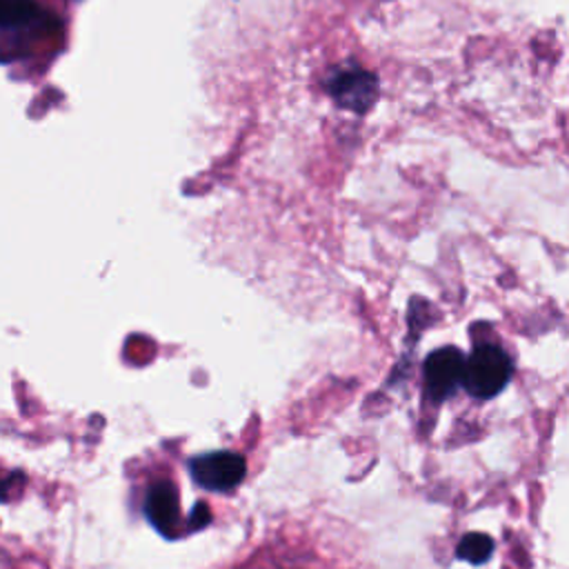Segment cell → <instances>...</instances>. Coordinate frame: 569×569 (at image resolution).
I'll use <instances>...</instances> for the list:
<instances>
[{"mask_svg": "<svg viewBox=\"0 0 569 569\" xmlns=\"http://www.w3.org/2000/svg\"><path fill=\"white\" fill-rule=\"evenodd\" d=\"M511 378V358L498 345H480L465 358L462 385L480 400L493 398Z\"/></svg>", "mask_w": 569, "mask_h": 569, "instance_id": "6da1fadb", "label": "cell"}, {"mask_svg": "<svg viewBox=\"0 0 569 569\" xmlns=\"http://www.w3.org/2000/svg\"><path fill=\"white\" fill-rule=\"evenodd\" d=\"M189 471L196 485L209 491H231L236 489L247 471L244 458L240 453L218 449V451H207L189 460Z\"/></svg>", "mask_w": 569, "mask_h": 569, "instance_id": "7a4b0ae2", "label": "cell"}, {"mask_svg": "<svg viewBox=\"0 0 569 569\" xmlns=\"http://www.w3.org/2000/svg\"><path fill=\"white\" fill-rule=\"evenodd\" d=\"M465 358L458 349H436L425 360V391L429 400L442 402L462 385Z\"/></svg>", "mask_w": 569, "mask_h": 569, "instance_id": "3957f363", "label": "cell"}, {"mask_svg": "<svg viewBox=\"0 0 569 569\" xmlns=\"http://www.w3.org/2000/svg\"><path fill=\"white\" fill-rule=\"evenodd\" d=\"M144 513L149 522L167 538L180 533V502L171 482H156L144 498Z\"/></svg>", "mask_w": 569, "mask_h": 569, "instance_id": "277c9868", "label": "cell"}, {"mask_svg": "<svg viewBox=\"0 0 569 569\" xmlns=\"http://www.w3.org/2000/svg\"><path fill=\"white\" fill-rule=\"evenodd\" d=\"M42 9L36 0H0V31H18L40 22Z\"/></svg>", "mask_w": 569, "mask_h": 569, "instance_id": "5b68a950", "label": "cell"}, {"mask_svg": "<svg viewBox=\"0 0 569 569\" xmlns=\"http://www.w3.org/2000/svg\"><path fill=\"white\" fill-rule=\"evenodd\" d=\"M493 553V540L487 536V533H467L460 545L456 547V556L460 560H467L471 565H480V562H487Z\"/></svg>", "mask_w": 569, "mask_h": 569, "instance_id": "8992f818", "label": "cell"}, {"mask_svg": "<svg viewBox=\"0 0 569 569\" xmlns=\"http://www.w3.org/2000/svg\"><path fill=\"white\" fill-rule=\"evenodd\" d=\"M209 518H211L209 509H207L204 505H198V507L191 511V516H189V529H200V527H204V525L209 522Z\"/></svg>", "mask_w": 569, "mask_h": 569, "instance_id": "52a82bcc", "label": "cell"}]
</instances>
